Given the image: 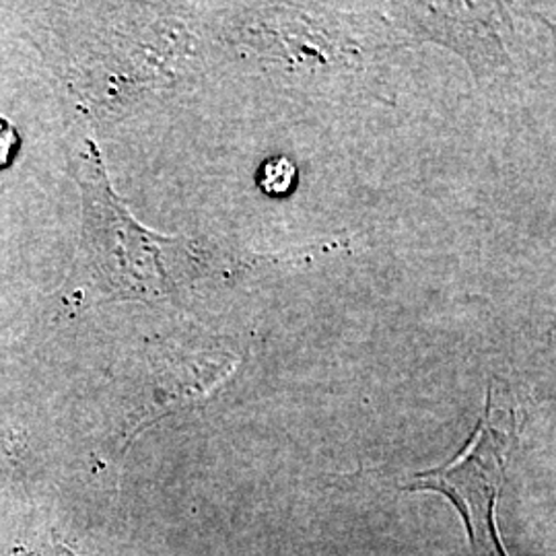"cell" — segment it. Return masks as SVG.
I'll list each match as a JSON object with an SVG mask.
<instances>
[{"instance_id": "1", "label": "cell", "mask_w": 556, "mask_h": 556, "mask_svg": "<svg viewBox=\"0 0 556 556\" xmlns=\"http://www.w3.org/2000/svg\"><path fill=\"white\" fill-rule=\"evenodd\" d=\"M83 200L80 291L96 301H169L202 273L188 238L160 236L114 192L101 151L85 139L73 165Z\"/></svg>"}, {"instance_id": "2", "label": "cell", "mask_w": 556, "mask_h": 556, "mask_svg": "<svg viewBox=\"0 0 556 556\" xmlns=\"http://www.w3.org/2000/svg\"><path fill=\"white\" fill-rule=\"evenodd\" d=\"M511 450V431L495 417L489 396L486 415L464 452L445 466L422 472L408 486L410 491H438L459 509L468 526L472 548L478 556H507L498 540L495 505L505 477V462Z\"/></svg>"}, {"instance_id": "3", "label": "cell", "mask_w": 556, "mask_h": 556, "mask_svg": "<svg viewBox=\"0 0 556 556\" xmlns=\"http://www.w3.org/2000/svg\"><path fill=\"white\" fill-rule=\"evenodd\" d=\"M298 181V167L287 157H275L262 165L260 186L270 197H282L293 190Z\"/></svg>"}, {"instance_id": "4", "label": "cell", "mask_w": 556, "mask_h": 556, "mask_svg": "<svg viewBox=\"0 0 556 556\" xmlns=\"http://www.w3.org/2000/svg\"><path fill=\"white\" fill-rule=\"evenodd\" d=\"M21 139L13 122L0 116V172L11 167L20 153Z\"/></svg>"}, {"instance_id": "5", "label": "cell", "mask_w": 556, "mask_h": 556, "mask_svg": "<svg viewBox=\"0 0 556 556\" xmlns=\"http://www.w3.org/2000/svg\"><path fill=\"white\" fill-rule=\"evenodd\" d=\"M15 462H17L15 439L0 438V480L15 468Z\"/></svg>"}]
</instances>
